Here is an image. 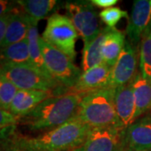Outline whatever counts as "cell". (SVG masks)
Returning <instances> with one entry per match:
<instances>
[{"label": "cell", "mask_w": 151, "mask_h": 151, "mask_svg": "<svg viewBox=\"0 0 151 151\" xmlns=\"http://www.w3.org/2000/svg\"><path fill=\"white\" fill-rule=\"evenodd\" d=\"M84 96L73 92L52 96L21 117L19 122L33 131L56 129L75 118Z\"/></svg>", "instance_id": "6da1fadb"}, {"label": "cell", "mask_w": 151, "mask_h": 151, "mask_svg": "<svg viewBox=\"0 0 151 151\" xmlns=\"http://www.w3.org/2000/svg\"><path fill=\"white\" fill-rule=\"evenodd\" d=\"M91 127L76 116L54 129L45 131L37 137L24 138L17 142L21 151H67L81 147Z\"/></svg>", "instance_id": "7a4b0ae2"}, {"label": "cell", "mask_w": 151, "mask_h": 151, "mask_svg": "<svg viewBox=\"0 0 151 151\" xmlns=\"http://www.w3.org/2000/svg\"><path fill=\"white\" fill-rule=\"evenodd\" d=\"M115 93L116 88L109 86L86 94L81 99L76 117L91 128L119 127Z\"/></svg>", "instance_id": "3957f363"}, {"label": "cell", "mask_w": 151, "mask_h": 151, "mask_svg": "<svg viewBox=\"0 0 151 151\" xmlns=\"http://www.w3.org/2000/svg\"><path fill=\"white\" fill-rule=\"evenodd\" d=\"M0 74L5 76L19 90L50 91L56 95L64 94L61 90H67L52 76L45 75L32 65L0 61Z\"/></svg>", "instance_id": "277c9868"}, {"label": "cell", "mask_w": 151, "mask_h": 151, "mask_svg": "<svg viewBox=\"0 0 151 151\" xmlns=\"http://www.w3.org/2000/svg\"><path fill=\"white\" fill-rule=\"evenodd\" d=\"M40 46L50 75L65 89L71 90L79 81L81 70L67 55L41 37H40Z\"/></svg>", "instance_id": "5b68a950"}, {"label": "cell", "mask_w": 151, "mask_h": 151, "mask_svg": "<svg viewBox=\"0 0 151 151\" xmlns=\"http://www.w3.org/2000/svg\"><path fill=\"white\" fill-rule=\"evenodd\" d=\"M79 35L67 15L54 13L48 18L41 38L58 49L72 61L76 57V44Z\"/></svg>", "instance_id": "8992f818"}, {"label": "cell", "mask_w": 151, "mask_h": 151, "mask_svg": "<svg viewBox=\"0 0 151 151\" xmlns=\"http://www.w3.org/2000/svg\"><path fill=\"white\" fill-rule=\"evenodd\" d=\"M65 9L82 39L84 47L88 45L103 29L99 26L96 9L91 1H69L65 3Z\"/></svg>", "instance_id": "52a82bcc"}, {"label": "cell", "mask_w": 151, "mask_h": 151, "mask_svg": "<svg viewBox=\"0 0 151 151\" xmlns=\"http://www.w3.org/2000/svg\"><path fill=\"white\" fill-rule=\"evenodd\" d=\"M124 131L116 126L92 128L84 144L73 151H121Z\"/></svg>", "instance_id": "ba28073f"}, {"label": "cell", "mask_w": 151, "mask_h": 151, "mask_svg": "<svg viewBox=\"0 0 151 151\" xmlns=\"http://www.w3.org/2000/svg\"><path fill=\"white\" fill-rule=\"evenodd\" d=\"M137 48L126 40L124 50L112 69L110 86L117 88L130 84L137 74Z\"/></svg>", "instance_id": "9c48e42d"}, {"label": "cell", "mask_w": 151, "mask_h": 151, "mask_svg": "<svg viewBox=\"0 0 151 151\" xmlns=\"http://www.w3.org/2000/svg\"><path fill=\"white\" fill-rule=\"evenodd\" d=\"M125 151H151V113L135 120L124 131Z\"/></svg>", "instance_id": "30bf717a"}, {"label": "cell", "mask_w": 151, "mask_h": 151, "mask_svg": "<svg viewBox=\"0 0 151 151\" xmlns=\"http://www.w3.org/2000/svg\"><path fill=\"white\" fill-rule=\"evenodd\" d=\"M126 28L128 41L136 46L139 43L151 20V1L135 0Z\"/></svg>", "instance_id": "8fae6325"}, {"label": "cell", "mask_w": 151, "mask_h": 151, "mask_svg": "<svg viewBox=\"0 0 151 151\" xmlns=\"http://www.w3.org/2000/svg\"><path fill=\"white\" fill-rule=\"evenodd\" d=\"M112 69L105 63H103L82 72L78 82L70 92L86 95L89 92L109 87L111 84Z\"/></svg>", "instance_id": "7c38bea8"}, {"label": "cell", "mask_w": 151, "mask_h": 151, "mask_svg": "<svg viewBox=\"0 0 151 151\" xmlns=\"http://www.w3.org/2000/svg\"><path fill=\"white\" fill-rule=\"evenodd\" d=\"M114 102L119 127L126 129L134 122L136 111L131 83L116 88Z\"/></svg>", "instance_id": "4fadbf2b"}, {"label": "cell", "mask_w": 151, "mask_h": 151, "mask_svg": "<svg viewBox=\"0 0 151 151\" xmlns=\"http://www.w3.org/2000/svg\"><path fill=\"white\" fill-rule=\"evenodd\" d=\"M56 96L54 92L40 90H18L11 103L9 112L21 118L30 113L45 99Z\"/></svg>", "instance_id": "5bb4252c"}, {"label": "cell", "mask_w": 151, "mask_h": 151, "mask_svg": "<svg viewBox=\"0 0 151 151\" xmlns=\"http://www.w3.org/2000/svg\"><path fill=\"white\" fill-rule=\"evenodd\" d=\"M30 24V18L22 11L21 8L20 9L12 12L7 26L5 37L0 49L27 39Z\"/></svg>", "instance_id": "9a60e30c"}, {"label": "cell", "mask_w": 151, "mask_h": 151, "mask_svg": "<svg viewBox=\"0 0 151 151\" xmlns=\"http://www.w3.org/2000/svg\"><path fill=\"white\" fill-rule=\"evenodd\" d=\"M131 85L136 107L135 121L151 110V81L145 78L141 72H138Z\"/></svg>", "instance_id": "2e32d148"}, {"label": "cell", "mask_w": 151, "mask_h": 151, "mask_svg": "<svg viewBox=\"0 0 151 151\" xmlns=\"http://www.w3.org/2000/svg\"><path fill=\"white\" fill-rule=\"evenodd\" d=\"M125 43V33L115 28H109L103 43V62L113 68L124 50Z\"/></svg>", "instance_id": "e0dca14e"}, {"label": "cell", "mask_w": 151, "mask_h": 151, "mask_svg": "<svg viewBox=\"0 0 151 151\" xmlns=\"http://www.w3.org/2000/svg\"><path fill=\"white\" fill-rule=\"evenodd\" d=\"M108 30H109L108 27L103 28L102 31L97 37L92 40L88 45L83 47V52H82L83 72L104 63L103 56V47Z\"/></svg>", "instance_id": "ac0fdd59"}, {"label": "cell", "mask_w": 151, "mask_h": 151, "mask_svg": "<svg viewBox=\"0 0 151 151\" xmlns=\"http://www.w3.org/2000/svg\"><path fill=\"white\" fill-rule=\"evenodd\" d=\"M16 3L22 11L36 23L48 16L60 4L56 0H21Z\"/></svg>", "instance_id": "d6986e66"}, {"label": "cell", "mask_w": 151, "mask_h": 151, "mask_svg": "<svg viewBox=\"0 0 151 151\" xmlns=\"http://www.w3.org/2000/svg\"><path fill=\"white\" fill-rule=\"evenodd\" d=\"M0 61L13 64L32 65L27 39L0 49Z\"/></svg>", "instance_id": "ffe728a7"}, {"label": "cell", "mask_w": 151, "mask_h": 151, "mask_svg": "<svg viewBox=\"0 0 151 151\" xmlns=\"http://www.w3.org/2000/svg\"><path fill=\"white\" fill-rule=\"evenodd\" d=\"M37 24L38 23L33 21L31 19V24H30L29 29L28 32L27 40L28 44H29L30 61H31L32 65H34L35 67L41 70L45 75L50 76L45 67L43 55H42L40 46V35H39V32H38Z\"/></svg>", "instance_id": "44dd1931"}, {"label": "cell", "mask_w": 151, "mask_h": 151, "mask_svg": "<svg viewBox=\"0 0 151 151\" xmlns=\"http://www.w3.org/2000/svg\"><path fill=\"white\" fill-rule=\"evenodd\" d=\"M139 59L141 74L151 81V29L146 30L142 37Z\"/></svg>", "instance_id": "7402d4cb"}, {"label": "cell", "mask_w": 151, "mask_h": 151, "mask_svg": "<svg viewBox=\"0 0 151 151\" xmlns=\"http://www.w3.org/2000/svg\"><path fill=\"white\" fill-rule=\"evenodd\" d=\"M18 90L19 89L9 80L0 74V108L9 112L11 103Z\"/></svg>", "instance_id": "603a6c76"}, {"label": "cell", "mask_w": 151, "mask_h": 151, "mask_svg": "<svg viewBox=\"0 0 151 151\" xmlns=\"http://www.w3.org/2000/svg\"><path fill=\"white\" fill-rule=\"evenodd\" d=\"M99 18L106 24V27L114 28L123 18L129 19V17L127 11L122 10L119 7H111L101 11Z\"/></svg>", "instance_id": "cb8c5ba5"}, {"label": "cell", "mask_w": 151, "mask_h": 151, "mask_svg": "<svg viewBox=\"0 0 151 151\" xmlns=\"http://www.w3.org/2000/svg\"><path fill=\"white\" fill-rule=\"evenodd\" d=\"M19 117L14 115L10 112L0 108V129L18 124L19 122Z\"/></svg>", "instance_id": "d4e9b609"}, {"label": "cell", "mask_w": 151, "mask_h": 151, "mask_svg": "<svg viewBox=\"0 0 151 151\" xmlns=\"http://www.w3.org/2000/svg\"><path fill=\"white\" fill-rule=\"evenodd\" d=\"M16 5H18L16 2H9V1L0 0V17L17 10L18 9L15 8Z\"/></svg>", "instance_id": "484cf974"}, {"label": "cell", "mask_w": 151, "mask_h": 151, "mask_svg": "<svg viewBox=\"0 0 151 151\" xmlns=\"http://www.w3.org/2000/svg\"><path fill=\"white\" fill-rule=\"evenodd\" d=\"M10 14H8L6 15L0 17V46H1V45L4 40V37H5L6 30H7L9 20Z\"/></svg>", "instance_id": "4316f807"}, {"label": "cell", "mask_w": 151, "mask_h": 151, "mask_svg": "<svg viewBox=\"0 0 151 151\" xmlns=\"http://www.w3.org/2000/svg\"><path fill=\"white\" fill-rule=\"evenodd\" d=\"M119 0H92L91 4L92 5L97 6L98 8H111L119 3Z\"/></svg>", "instance_id": "83f0119b"}, {"label": "cell", "mask_w": 151, "mask_h": 151, "mask_svg": "<svg viewBox=\"0 0 151 151\" xmlns=\"http://www.w3.org/2000/svg\"><path fill=\"white\" fill-rule=\"evenodd\" d=\"M149 29H151V20H150V25H149V27H148V29H147L146 30H149Z\"/></svg>", "instance_id": "f1b7e54d"}]
</instances>
